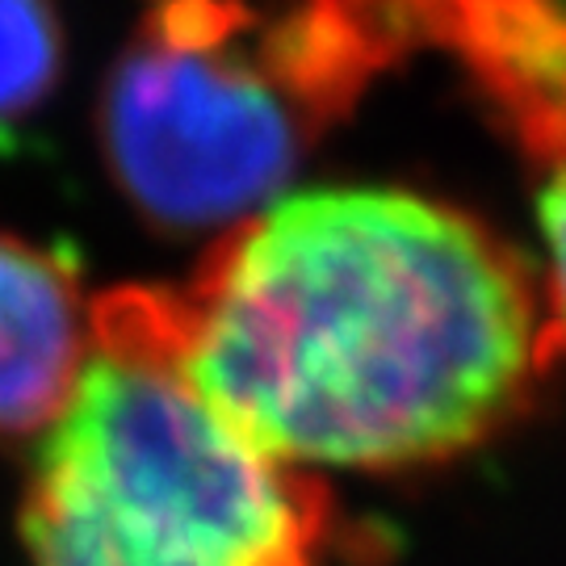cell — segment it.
Masks as SVG:
<instances>
[{"label":"cell","mask_w":566,"mask_h":566,"mask_svg":"<svg viewBox=\"0 0 566 566\" xmlns=\"http://www.w3.org/2000/svg\"><path fill=\"white\" fill-rule=\"evenodd\" d=\"M160 303L189 386L294 470L458 458L525 407L563 344L500 235L374 185L277 198Z\"/></svg>","instance_id":"obj_1"},{"label":"cell","mask_w":566,"mask_h":566,"mask_svg":"<svg viewBox=\"0 0 566 566\" xmlns=\"http://www.w3.org/2000/svg\"><path fill=\"white\" fill-rule=\"evenodd\" d=\"M324 486L264 458L189 386L160 290L93 303V357L42 437L30 566H319Z\"/></svg>","instance_id":"obj_2"},{"label":"cell","mask_w":566,"mask_h":566,"mask_svg":"<svg viewBox=\"0 0 566 566\" xmlns=\"http://www.w3.org/2000/svg\"><path fill=\"white\" fill-rule=\"evenodd\" d=\"M348 0L261 21L243 0H151L97 109L109 177L164 231L252 219L386 55Z\"/></svg>","instance_id":"obj_3"},{"label":"cell","mask_w":566,"mask_h":566,"mask_svg":"<svg viewBox=\"0 0 566 566\" xmlns=\"http://www.w3.org/2000/svg\"><path fill=\"white\" fill-rule=\"evenodd\" d=\"M93 357V306L67 256L0 231V441L51 432Z\"/></svg>","instance_id":"obj_4"},{"label":"cell","mask_w":566,"mask_h":566,"mask_svg":"<svg viewBox=\"0 0 566 566\" xmlns=\"http://www.w3.org/2000/svg\"><path fill=\"white\" fill-rule=\"evenodd\" d=\"M60 72L63 25L55 0H0V139L39 114Z\"/></svg>","instance_id":"obj_5"},{"label":"cell","mask_w":566,"mask_h":566,"mask_svg":"<svg viewBox=\"0 0 566 566\" xmlns=\"http://www.w3.org/2000/svg\"><path fill=\"white\" fill-rule=\"evenodd\" d=\"M537 219H542V235H546L549 252V306L558 319V336L566 340V168L542 189Z\"/></svg>","instance_id":"obj_6"}]
</instances>
